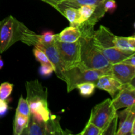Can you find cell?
I'll return each instance as SVG.
<instances>
[{
  "mask_svg": "<svg viewBox=\"0 0 135 135\" xmlns=\"http://www.w3.org/2000/svg\"><path fill=\"white\" fill-rule=\"evenodd\" d=\"M104 0H63L55 9L58 11L65 7H73L78 9L82 5H98L104 1Z\"/></svg>",
  "mask_w": 135,
  "mask_h": 135,
  "instance_id": "15",
  "label": "cell"
},
{
  "mask_svg": "<svg viewBox=\"0 0 135 135\" xmlns=\"http://www.w3.org/2000/svg\"><path fill=\"white\" fill-rule=\"evenodd\" d=\"M81 36V32L78 27L70 26L65 28L59 34H55V40L59 42L73 43L76 42Z\"/></svg>",
  "mask_w": 135,
  "mask_h": 135,
  "instance_id": "13",
  "label": "cell"
},
{
  "mask_svg": "<svg viewBox=\"0 0 135 135\" xmlns=\"http://www.w3.org/2000/svg\"><path fill=\"white\" fill-rule=\"evenodd\" d=\"M110 75L119 80L121 84L131 83L134 80L135 67L122 63L112 64L109 68Z\"/></svg>",
  "mask_w": 135,
  "mask_h": 135,
  "instance_id": "11",
  "label": "cell"
},
{
  "mask_svg": "<svg viewBox=\"0 0 135 135\" xmlns=\"http://www.w3.org/2000/svg\"><path fill=\"white\" fill-rule=\"evenodd\" d=\"M3 66H4L3 60L2 57H1V56L0 55V70H1L3 67Z\"/></svg>",
  "mask_w": 135,
  "mask_h": 135,
  "instance_id": "31",
  "label": "cell"
},
{
  "mask_svg": "<svg viewBox=\"0 0 135 135\" xmlns=\"http://www.w3.org/2000/svg\"><path fill=\"white\" fill-rule=\"evenodd\" d=\"M9 110V104L6 100L0 99V116L5 115Z\"/></svg>",
  "mask_w": 135,
  "mask_h": 135,
  "instance_id": "28",
  "label": "cell"
},
{
  "mask_svg": "<svg viewBox=\"0 0 135 135\" xmlns=\"http://www.w3.org/2000/svg\"><path fill=\"white\" fill-rule=\"evenodd\" d=\"M60 117L52 113L47 121H37L31 114L29 116L28 126L24 130V135H63L68 133L64 131L60 125Z\"/></svg>",
  "mask_w": 135,
  "mask_h": 135,
  "instance_id": "5",
  "label": "cell"
},
{
  "mask_svg": "<svg viewBox=\"0 0 135 135\" xmlns=\"http://www.w3.org/2000/svg\"><path fill=\"white\" fill-rule=\"evenodd\" d=\"M103 7L105 13L109 12V13H113L117 8L115 0H104Z\"/></svg>",
  "mask_w": 135,
  "mask_h": 135,
  "instance_id": "27",
  "label": "cell"
},
{
  "mask_svg": "<svg viewBox=\"0 0 135 135\" xmlns=\"http://www.w3.org/2000/svg\"><path fill=\"white\" fill-rule=\"evenodd\" d=\"M105 75H110L109 69L108 70L88 69L79 63L73 68L63 71L61 79L65 82L67 92H70L75 89L79 84L84 82L95 83L100 76Z\"/></svg>",
  "mask_w": 135,
  "mask_h": 135,
  "instance_id": "4",
  "label": "cell"
},
{
  "mask_svg": "<svg viewBox=\"0 0 135 135\" xmlns=\"http://www.w3.org/2000/svg\"><path fill=\"white\" fill-rule=\"evenodd\" d=\"M92 36H81L79 39L80 42V64L88 69H109L112 64L94 45Z\"/></svg>",
  "mask_w": 135,
  "mask_h": 135,
  "instance_id": "3",
  "label": "cell"
},
{
  "mask_svg": "<svg viewBox=\"0 0 135 135\" xmlns=\"http://www.w3.org/2000/svg\"><path fill=\"white\" fill-rule=\"evenodd\" d=\"M30 31L12 15L0 21V53L5 52L17 42H22Z\"/></svg>",
  "mask_w": 135,
  "mask_h": 135,
  "instance_id": "2",
  "label": "cell"
},
{
  "mask_svg": "<svg viewBox=\"0 0 135 135\" xmlns=\"http://www.w3.org/2000/svg\"><path fill=\"white\" fill-rule=\"evenodd\" d=\"M119 119V125L117 129V135L131 134L132 127L135 125V105L125 108V109L117 113Z\"/></svg>",
  "mask_w": 135,
  "mask_h": 135,
  "instance_id": "9",
  "label": "cell"
},
{
  "mask_svg": "<svg viewBox=\"0 0 135 135\" xmlns=\"http://www.w3.org/2000/svg\"><path fill=\"white\" fill-rule=\"evenodd\" d=\"M16 113L28 117L30 115L28 103L26 99L24 98L22 95H21L19 100H18V105H17V109H16Z\"/></svg>",
  "mask_w": 135,
  "mask_h": 135,
  "instance_id": "20",
  "label": "cell"
},
{
  "mask_svg": "<svg viewBox=\"0 0 135 135\" xmlns=\"http://www.w3.org/2000/svg\"><path fill=\"white\" fill-rule=\"evenodd\" d=\"M33 54H34V55L36 59L37 60V61L39 62L40 64L51 63L50 60H49L48 57L46 55V54L40 48L34 47V50H33Z\"/></svg>",
  "mask_w": 135,
  "mask_h": 135,
  "instance_id": "24",
  "label": "cell"
},
{
  "mask_svg": "<svg viewBox=\"0 0 135 135\" xmlns=\"http://www.w3.org/2000/svg\"><path fill=\"white\" fill-rule=\"evenodd\" d=\"M117 121H118V117L117 115H116L115 117L113 118V119L111 121L106 129L103 131L102 135L104 134H116L117 132Z\"/></svg>",
  "mask_w": 135,
  "mask_h": 135,
  "instance_id": "26",
  "label": "cell"
},
{
  "mask_svg": "<svg viewBox=\"0 0 135 135\" xmlns=\"http://www.w3.org/2000/svg\"><path fill=\"white\" fill-rule=\"evenodd\" d=\"M115 36L109 28L101 25L98 30L94 31L92 42L98 50L111 48L115 47Z\"/></svg>",
  "mask_w": 135,
  "mask_h": 135,
  "instance_id": "10",
  "label": "cell"
},
{
  "mask_svg": "<svg viewBox=\"0 0 135 135\" xmlns=\"http://www.w3.org/2000/svg\"><path fill=\"white\" fill-rule=\"evenodd\" d=\"M41 1L49 4V5H50L51 6H52L55 9V7H56L63 0H41Z\"/></svg>",
  "mask_w": 135,
  "mask_h": 135,
  "instance_id": "30",
  "label": "cell"
},
{
  "mask_svg": "<svg viewBox=\"0 0 135 135\" xmlns=\"http://www.w3.org/2000/svg\"><path fill=\"white\" fill-rule=\"evenodd\" d=\"M38 42L44 44H52L55 40V34L52 31H45L40 35H36Z\"/></svg>",
  "mask_w": 135,
  "mask_h": 135,
  "instance_id": "23",
  "label": "cell"
},
{
  "mask_svg": "<svg viewBox=\"0 0 135 135\" xmlns=\"http://www.w3.org/2000/svg\"><path fill=\"white\" fill-rule=\"evenodd\" d=\"M116 115L117 110L112 104V100L108 98L94 107L88 121L104 131Z\"/></svg>",
  "mask_w": 135,
  "mask_h": 135,
  "instance_id": "7",
  "label": "cell"
},
{
  "mask_svg": "<svg viewBox=\"0 0 135 135\" xmlns=\"http://www.w3.org/2000/svg\"><path fill=\"white\" fill-rule=\"evenodd\" d=\"M97 5H82L78 8V18H77V27L80 26V24L89 19L94 12Z\"/></svg>",
  "mask_w": 135,
  "mask_h": 135,
  "instance_id": "16",
  "label": "cell"
},
{
  "mask_svg": "<svg viewBox=\"0 0 135 135\" xmlns=\"http://www.w3.org/2000/svg\"><path fill=\"white\" fill-rule=\"evenodd\" d=\"M59 12H60L63 16L67 18L71 26L77 27V24H76L78 18L77 9L73 7H65L61 9Z\"/></svg>",
  "mask_w": 135,
  "mask_h": 135,
  "instance_id": "18",
  "label": "cell"
},
{
  "mask_svg": "<svg viewBox=\"0 0 135 135\" xmlns=\"http://www.w3.org/2000/svg\"><path fill=\"white\" fill-rule=\"evenodd\" d=\"M13 84L8 82L1 83L0 85V99L6 100L11 94L13 89Z\"/></svg>",
  "mask_w": 135,
  "mask_h": 135,
  "instance_id": "22",
  "label": "cell"
},
{
  "mask_svg": "<svg viewBox=\"0 0 135 135\" xmlns=\"http://www.w3.org/2000/svg\"><path fill=\"white\" fill-rule=\"evenodd\" d=\"M29 117L16 113L13 122V134L21 135L27 127Z\"/></svg>",
  "mask_w": 135,
  "mask_h": 135,
  "instance_id": "17",
  "label": "cell"
},
{
  "mask_svg": "<svg viewBox=\"0 0 135 135\" xmlns=\"http://www.w3.org/2000/svg\"><path fill=\"white\" fill-rule=\"evenodd\" d=\"M95 85L96 88L108 92L112 98L115 97L123 86V84L110 75H105L100 76L95 82Z\"/></svg>",
  "mask_w": 135,
  "mask_h": 135,
  "instance_id": "12",
  "label": "cell"
},
{
  "mask_svg": "<svg viewBox=\"0 0 135 135\" xmlns=\"http://www.w3.org/2000/svg\"><path fill=\"white\" fill-rule=\"evenodd\" d=\"M39 68V73L44 77H49L54 72V68L51 63L48 64H40Z\"/></svg>",
  "mask_w": 135,
  "mask_h": 135,
  "instance_id": "25",
  "label": "cell"
},
{
  "mask_svg": "<svg viewBox=\"0 0 135 135\" xmlns=\"http://www.w3.org/2000/svg\"><path fill=\"white\" fill-rule=\"evenodd\" d=\"M79 90V93L83 97H90L94 92L96 89L95 83L93 82H84L76 86V88Z\"/></svg>",
  "mask_w": 135,
  "mask_h": 135,
  "instance_id": "19",
  "label": "cell"
},
{
  "mask_svg": "<svg viewBox=\"0 0 135 135\" xmlns=\"http://www.w3.org/2000/svg\"><path fill=\"white\" fill-rule=\"evenodd\" d=\"M120 63H124V64L132 66V67H135V53L131 55L130 56L127 57L125 59L122 61Z\"/></svg>",
  "mask_w": 135,
  "mask_h": 135,
  "instance_id": "29",
  "label": "cell"
},
{
  "mask_svg": "<svg viewBox=\"0 0 135 135\" xmlns=\"http://www.w3.org/2000/svg\"><path fill=\"white\" fill-rule=\"evenodd\" d=\"M54 46L56 47L65 70L73 68L80 63V42L79 40L73 43L59 42L55 40Z\"/></svg>",
  "mask_w": 135,
  "mask_h": 135,
  "instance_id": "6",
  "label": "cell"
},
{
  "mask_svg": "<svg viewBox=\"0 0 135 135\" xmlns=\"http://www.w3.org/2000/svg\"><path fill=\"white\" fill-rule=\"evenodd\" d=\"M102 130L98 127L97 126L90 122L89 121L87 123L83 131L79 133L81 135H102Z\"/></svg>",
  "mask_w": 135,
  "mask_h": 135,
  "instance_id": "21",
  "label": "cell"
},
{
  "mask_svg": "<svg viewBox=\"0 0 135 135\" xmlns=\"http://www.w3.org/2000/svg\"><path fill=\"white\" fill-rule=\"evenodd\" d=\"M115 47L119 50L129 52H135V37L134 35L129 37L117 36L114 38Z\"/></svg>",
  "mask_w": 135,
  "mask_h": 135,
  "instance_id": "14",
  "label": "cell"
},
{
  "mask_svg": "<svg viewBox=\"0 0 135 135\" xmlns=\"http://www.w3.org/2000/svg\"><path fill=\"white\" fill-rule=\"evenodd\" d=\"M134 80L131 83L123 84L122 88L112 102L116 110L128 108L135 105V86Z\"/></svg>",
  "mask_w": 135,
  "mask_h": 135,
  "instance_id": "8",
  "label": "cell"
},
{
  "mask_svg": "<svg viewBox=\"0 0 135 135\" xmlns=\"http://www.w3.org/2000/svg\"><path fill=\"white\" fill-rule=\"evenodd\" d=\"M25 86L30 114L37 121H47L51 114L47 104V88L44 87L38 79L27 81Z\"/></svg>",
  "mask_w": 135,
  "mask_h": 135,
  "instance_id": "1",
  "label": "cell"
}]
</instances>
